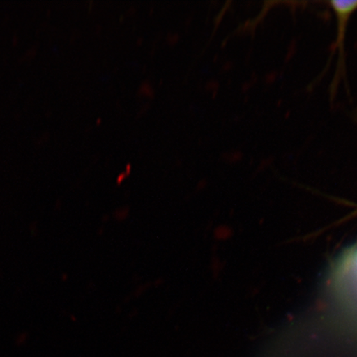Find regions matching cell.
<instances>
[{
    "mask_svg": "<svg viewBox=\"0 0 357 357\" xmlns=\"http://www.w3.org/2000/svg\"><path fill=\"white\" fill-rule=\"evenodd\" d=\"M330 6L334 13L337 22V48L338 49L339 57L343 56L344 49V39L347 25L350 17L357 11V1H331Z\"/></svg>",
    "mask_w": 357,
    "mask_h": 357,
    "instance_id": "cell-1",
    "label": "cell"
}]
</instances>
